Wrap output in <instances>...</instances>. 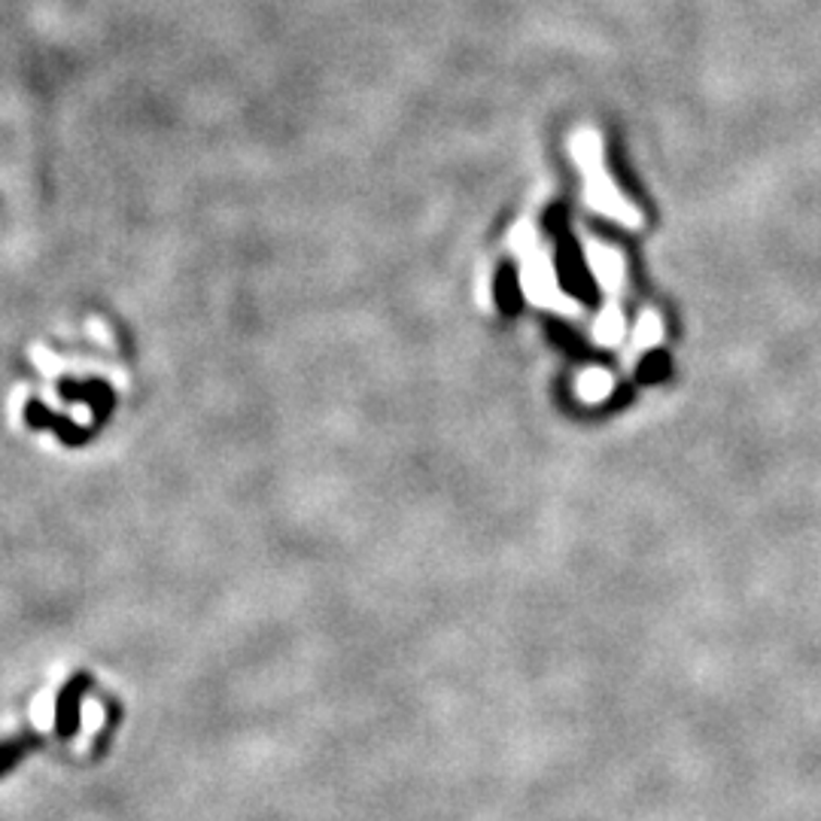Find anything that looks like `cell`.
I'll use <instances>...</instances> for the list:
<instances>
[{
    "label": "cell",
    "instance_id": "cell-1",
    "mask_svg": "<svg viewBox=\"0 0 821 821\" xmlns=\"http://www.w3.org/2000/svg\"><path fill=\"white\" fill-rule=\"evenodd\" d=\"M103 727V706L95 700V697H88L83 700V731H79V739H76V748L83 751V748L91 746V739L95 734Z\"/></svg>",
    "mask_w": 821,
    "mask_h": 821
},
{
    "label": "cell",
    "instance_id": "cell-2",
    "mask_svg": "<svg viewBox=\"0 0 821 821\" xmlns=\"http://www.w3.org/2000/svg\"><path fill=\"white\" fill-rule=\"evenodd\" d=\"M52 721H56V697H52V690H44V694L34 700V724H37L40 731H49Z\"/></svg>",
    "mask_w": 821,
    "mask_h": 821
}]
</instances>
